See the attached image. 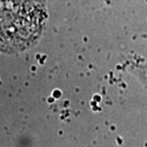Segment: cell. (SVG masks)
<instances>
[{
  "instance_id": "1",
  "label": "cell",
  "mask_w": 147,
  "mask_h": 147,
  "mask_svg": "<svg viewBox=\"0 0 147 147\" xmlns=\"http://www.w3.org/2000/svg\"><path fill=\"white\" fill-rule=\"evenodd\" d=\"M0 6L1 51L13 54L33 46L45 25L44 0H1Z\"/></svg>"
}]
</instances>
